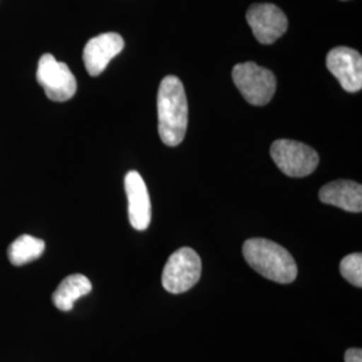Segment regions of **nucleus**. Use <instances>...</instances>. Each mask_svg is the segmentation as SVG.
Here are the masks:
<instances>
[{"instance_id": "obj_1", "label": "nucleus", "mask_w": 362, "mask_h": 362, "mask_svg": "<svg viewBox=\"0 0 362 362\" xmlns=\"http://www.w3.org/2000/svg\"><path fill=\"white\" fill-rule=\"evenodd\" d=\"M158 134L168 146H177L185 137L188 127V103L180 79L164 78L157 94Z\"/></svg>"}, {"instance_id": "obj_2", "label": "nucleus", "mask_w": 362, "mask_h": 362, "mask_svg": "<svg viewBox=\"0 0 362 362\" xmlns=\"http://www.w3.org/2000/svg\"><path fill=\"white\" fill-rule=\"evenodd\" d=\"M243 257L255 272L272 282L287 285L297 278V263L291 254L272 240L262 238L247 240Z\"/></svg>"}, {"instance_id": "obj_3", "label": "nucleus", "mask_w": 362, "mask_h": 362, "mask_svg": "<svg viewBox=\"0 0 362 362\" xmlns=\"http://www.w3.org/2000/svg\"><path fill=\"white\" fill-rule=\"evenodd\" d=\"M233 79L247 103L254 106L269 104L276 90V78L274 73L254 62L235 66Z\"/></svg>"}, {"instance_id": "obj_4", "label": "nucleus", "mask_w": 362, "mask_h": 362, "mask_svg": "<svg viewBox=\"0 0 362 362\" xmlns=\"http://www.w3.org/2000/svg\"><path fill=\"white\" fill-rule=\"evenodd\" d=\"M202 259L191 247H181L169 257L163 270V287L170 294H181L192 288L202 276Z\"/></svg>"}, {"instance_id": "obj_5", "label": "nucleus", "mask_w": 362, "mask_h": 362, "mask_svg": "<svg viewBox=\"0 0 362 362\" xmlns=\"http://www.w3.org/2000/svg\"><path fill=\"white\" fill-rule=\"evenodd\" d=\"M270 155L276 167L290 177L309 176L320 163L318 153L311 146L294 140H276Z\"/></svg>"}, {"instance_id": "obj_6", "label": "nucleus", "mask_w": 362, "mask_h": 362, "mask_svg": "<svg viewBox=\"0 0 362 362\" xmlns=\"http://www.w3.org/2000/svg\"><path fill=\"white\" fill-rule=\"evenodd\" d=\"M37 81L45 89L49 100L65 103L71 100L77 91V79L69 66L59 62L52 54L40 57L37 70Z\"/></svg>"}, {"instance_id": "obj_7", "label": "nucleus", "mask_w": 362, "mask_h": 362, "mask_svg": "<svg viewBox=\"0 0 362 362\" xmlns=\"http://www.w3.org/2000/svg\"><path fill=\"white\" fill-rule=\"evenodd\" d=\"M247 22L262 45H272L288 27L285 13L272 3L252 4L247 11Z\"/></svg>"}, {"instance_id": "obj_8", "label": "nucleus", "mask_w": 362, "mask_h": 362, "mask_svg": "<svg viewBox=\"0 0 362 362\" xmlns=\"http://www.w3.org/2000/svg\"><path fill=\"white\" fill-rule=\"evenodd\" d=\"M326 67L338 79L342 89L357 93L362 88L361 54L350 47H336L326 57Z\"/></svg>"}, {"instance_id": "obj_9", "label": "nucleus", "mask_w": 362, "mask_h": 362, "mask_svg": "<svg viewBox=\"0 0 362 362\" xmlns=\"http://www.w3.org/2000/svg\"><path fill=\"white\" fill-rule=\"evenodd\" d=\"M125 192L128 196V212L132 227L137 231H145L152 219L151 197L141 175L130 170L125 176Z\"/></svg>"}, {"instance_id": "obj_10", "label": "nucleus", "mask_w": 362, "mask_h": 362, "mask_svg": "<svg viewBox=\"0 0 362 362\" xmlns=\"http://www.w3.org/2000/svg\"><path fill=\"white\" fill-rule=\"evenodd\" d=\"M124 46V38L117 33H105L91 38L83 50L85 67L91 77L103 74L109 62L122 52Z\"/></svg>"}, {"instance_id": "obj_11", "label": "nucleus", "mask_w": 362, "mask_h": 362, "mask_svg": "<svg viewBox=\"0 0 362 362\" xmlns=\"http://www.w3.org/2000/svg\"><path fill=\"white\" fill-rule=\"evenodd\" d=\"M320 200L325 204H330L348 212H361V184L350 180L332 181L321 188Z\"/></svg>"}, {"instance_id": "obj_12", "label": "nucleus", "mask_w": 362, "mask_h": 362, "mask_svg": "<svg viewBox=\"0 0 362 362\" xmlns=\"http://www.w3.org/2000/svg\"><path fill=\"white\" fill-rule=\"evenodd\" d=\"M91 291V282L82 274H74L65 278L52 294V302L57 309L70 311L74 303Z\"/></svg>"}, {"instance_id": "obj_13", "label": "nucleus", "mask_w": 362, "mask_h": 362, "mask_svg": "<svg viewBox=\"0 0 362 362\" xmlns=\"http://www.w3.org/2000/svg\"><path fill=\"white\" fill-rule=\"evenodd\" d=\"M45 242L31 235H21L8 247V259L13 266H25L45 252Z\"/></svg>"}, {"instance_id": "obj_14", "label": "nucleus", "mask_w": 362, "mask_h": 362, "mask_svg": "<svg viewBox=\"0 0 362 362\" xmlns=\"http://www.w3.org/2000/svg\"><path fill=\"white\" fill-rule=\"evenodd\" d=\"M339 272L342 276L356 287H362V255L350 254L341 260Z\"/></svg>"}, {"instance_id": "obj_15", "label": "nucleus", "mask_w": 362, "mask_h": 362, "mask_svg": "<svg viewBox=\"0 0 362 362\" xmlns=\"http://www.w3.org/2000/svg\"><path fill=\"white\" fill-rule=\"evenodd\" d=\"M345 362H362V350L358 348L346 350Z\"/></svg>"}]
</instances>
